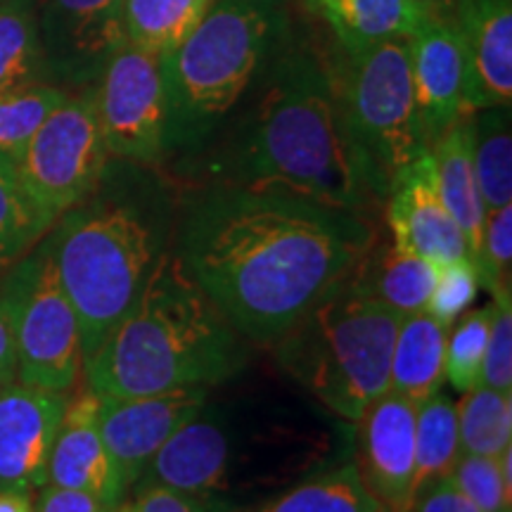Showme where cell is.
Here are the masks:
<instances>
[{
	"mask_svg": "<svg viewBox=\"0 0 512 512\" xmlns=\"http://www.w3.org/2000/svg\"><path fill=\"white\" fill-rule=\"evenodd\" d=\"M415 418L418 406L387 389L358 420V475L384 512L411 510Z\"/></svg>",
	"mask_w": 512,
	"mask_h": 512,
	"instance_id": "5bb4252c",
	"label": "cell"
},
{
	"mask_svg": "<svg viewBox=\"0 0 512 512\" xmlns=\"http://www.w3.org/2000/svg\"><path fill=\"white\" fill-rule=\"evenodd\" d=\"M373 240L356 211L228 183L195 204L176 254L242 337L275 344Z\"/></svg>",
	"mask_w": 512,
	"mask_h": 512,
	"instance_id": "6da1fadb",
	"label": "cell"
},
{
	"mask_svg": "<svg viewBox=\"0 0 512 512\" xmlns=\"http://www.w3.org/2000/svg\"><path fill=\"white\" fill-rule=\"evenodd\" d=\"M479 275L472 259H456L437 264V280L425 311L448 330L475 302Z\"/></svg>",
	"mask_w": 512,
	"mask_h": 512,
	"instance_id": "e575fe53",
	"label": "cell"
},
{
	"mask_svg": "<svg viewBox=\"0 0 512 512\" xmlns=\"http://www.w3.org/2000/svg\"><path fill=\"white\" fill-rule=\"evenodd\" d=\"M110 157L152 164L169 145V93L164 57L124 46L110 57L93 91Z\"/></svg>",
	"mask_w": 512,
	"mask_h": 512,
	"instance_id": "30bf717a",
	"label": "cell"
},
{
	"mask_svg": "<svg viewBox=\"0 0 512 512\" xmlns=\"http://www.w3.org/2000/svg\"><path fill=\"white\" fill-rule=\"evenodd\" d=\"M268 17L252 3L209 8L181 46L164 57L169 140L195 138L223 117L264 57Z\"/></svg>",
	"mask_w": 512,
	"mask_h": 512,
	"instance_id": "8992f818",
	"label": "cell"
},
{
	"mask_svg": "<svg viewBox=\"0 0 512 512\" xmlns=\"http://www.w3.org/2000/svg\"><path fill=\"white\" fill-rule=\"evenodd\" d=\"M230 185L278 190L361 214L387 188L351 136L332 81L294 64L268 88L242 136Z\"/></svg>",
	"mask_w": 512,
	"mask_h": 512,
	"instance_id": "3957f363",
	"label": "cell"
},
{
	"mask_svg": "<svg viewBox=\"0 0 512 512\" xmlns=\"http://www.w3.org/2000/svg\"><path fill=\"white\" fill-rule=\"evenodd\" d=\"M456 413L460 453L498 458L512 446V392L479 384L463 394Z\"/></svg>",
	"mask_w": 512,
	"mask_h": 512,
	"instance_id": "f546056e",
	"label": "cell"
},
{
	"mask_svg": "<svg viewBox=\"0 0 512 512\" xmlns=\"http://www.w3.org/2000/svg\"><path fill=\"white\" fill-rule=\"evenodd\" d=\"M415 3L422 5V8H425L427 12H434L437 8H441V5H444L446 0H415Z\"/></svg>",
	"mask_w": 512,
	"mask_h": 512,
	"instance_id": "b9f144b4",
	"label": "cell"
},
{
	"mask_svg": "<svg viewBox=\"0 0 512 512\" xmlns=\"http://www.w3.org/2000/svg\"><path fill=\"white\" fill-rule=\"evenodd\" d=\"M67 392L10 382L0 387V491L46 486L48 458Z\"/></svg>",
	"mask_w": 512,
	"mask_h": 512,
	"instance_id": "4fadbf2b",
	"label": "cell"
},
{
	"mask_svg": "<svg viewBox=\"0 0 512 512\" xmlns=\"http://www.w3.org/2000/svg\"><path fill=\"white\" fill-rule=\"evenodd\" d=\"M318 8L347 53L411 38L430 15L415 0H318Z\"/></svg>",
	"mask_w": 512,
	"mask_h": 512,
	"instance_id": "603a6c76",
	"label": "cell"
},
{
	"mask_svg": "<svg viewBox=\"0 0 512 512\" xmlns=\"http://www.w3.org/2000/svg\"><path fill=\"white\" fill-rule=\"evenodd\" d=\"M207 392V387H185L131 399L100 396L102 441L128 491L157 448L207 406Z\"/></svg>",
	"mask_w": 512,
	"mask_h": 512,
	"instance_id": "8fae6325",
	"label": "cell"
},
{
	"mask_svg": "<svg viewBox=\"0 0 512 512\" xmlns=\"http://www.w3.org/2000/svg\"><path fill=\"white\" fill-rule=\"evenodd\" d=\"M460 456L458 413L451 396L437 392L418 406L415 418V472L411 494L434 479L451 475Z\"/></svg>",
	"mask_w": 512,
	"mask_h": 512,
	"instance_id": "83f0119b",
	"label": "cell"
},
{
	"mask_svg": "<svg viewBox=\"0 0 512 512\" xmlns=\"http://www.w3.org/2000/svg\"><path fill=\"white\" fill-rule=\"evenodd\" d=\"M79 318L83 361L126 316L169 254V226L150 197L98 195L64 211L43 238Z\"/></svg>",
	"mask_w": 512,
	"mask_h": 512,
	"instance_id": "277c9868",
	"label": "cell"
},
{
	"mask_svg": "<svg viewBox=\"0 0 512 512\" xmlns=\"http://www.w3.org/2000/svg\"><path fill=\"white\" fill-rule=\"evenodd\" d=\"M453 24L465 50L467 114L510 107L512 0H460Z\"/></svg>",
	"mask_w": 512,
	"mask_h": 512,
	"instance_id": "ac0fdd59",
	"label": "cell"
},
{
	"mask_svg": "<svg viewBox=\"0 0 512 512\" xmlns=\"http://www.w3.org/2000/svg\"><path fill=\"white\" fill-rule=\"evenodd\" d=\"M0 387H3V384H0Z\"/></svg>",
	"mask_w": 512,
	"mask_h": 512,
	"instance_id": "7bdbcfd3",
	"label": "cell"
},
{
	"mask_svg": "<svg viewBox=\"0 0 512 512\" xmlns=\"http://www.w3.org/2000/svg\"><path fill=\"white\" fill-rule=\"evenodd\" d=\"M415 105L422 136L432 145L448 126L465 117L467 64L456 24L430 12L408 38Z\"/></svg>",
	"mask_w": 512,
	"mask_h": 512,
	"instance_id": "e0dca14e",
	"label": "cell"
},
{
	"mask_svg": "<svg viewBox=\"0 0 512 512\" xmlns=\"http://www.w3.org/2000/svg\"><path fill=\"white\" fill-rule=\"evenodd\" d=\"M15 380H17L15 344H12L8 316H5L3 304H0V384H10Z\"/></svg>",
	"mask_w": 512,
	"mask_h": 512,
	"instance_id": "ab89813d",
	"label": "cell"
},
{
	"mask_svg": "<svg viewBox=\"0 0 512 512\" xmlns=\"http://www.w3.org/2000/svg\"><path fill=\"white\" fill-rule=\"evenodd\" d=\"M53 221L24 188L17 162L0 152V275L48 235Z\"/></svg>",
	"mask_w": 512,
	"mask_h": 512,
	"instance_id": "484cf974",
	"label": "cell"
},
{
	"mask_svg": "<svg viewBox=\"0 0 512 512\" xmlns=\"http://www.w3.org/2000/svg\"><path fill=\"white\" fill-rule=\"evenodd\" d=\"M67 98L62 88L34 83L19 91L0 93V152L12 159L22 155L43 119Z\"/></svg>",
	"mask_w": 512,
	"mask_h": 512,
	"instance_id": "4dcf8cb0",
	"label": "cell"
},
{
	"mask_svg": "<svg viewBox=\"0 0 512 512\" xmlns=\"http://www.w3.org/2000/svg\"><path fill=\"white\" fill-rule=\"evenodd\" d=\"M401 316L347 280L273 344L278 363L339 418L358 422L389 389Z\"/></svg>",
	"mask_w": 512,
	"mask_h": 512,
	"instance_id": "5b68a950",
	"label": "cell"
},
{
	"mask_svg": "<svg viewBox=\"0 0 512 512\" xmlns=\"http://www.w3.org/2000/svg\"><path fill=\"white\" fill-rule=\"evenodd\" d=\"M489 325L491 304L484 306V309L465 311L458 318V323L448 328L444 377L460 394L479 387V380H482Z\"/></svg>",
	"mask_w": 512,
	"mask_h": 512,
	"instance_id": "1f68e13d",
	"label": "cell"
},
{
	"mask_svg": "<svg viewBox=\"0 0 512 512\" xmlns=\"http://www.w3.org/2000/svg\"><path fill=\"white\" fill-rule=\"evenodd\" d=\"M126 0H46L38 19L43 62L64 79L98 76L126 46Z\"/></svg>",
	"mask_w": 512,
	"mask_h": 512,
	"instance_id": "7c38bea8",
	"label": "cell"
},
{
	"mask_svg": "<svg viewBox=\"0 0 512 512\" xmlns=\"http://www.w3.org/2000/svg\"><path fill=\"white\" fill-rule=\"evenodd\" d=\"M441 202L463 230L470 259L475 256L486 221V204L475 174V126L472 114L460 117L430 145Z\"/></svg>",
	"mask_w": 512,
	"mask_h": 512,
	"instance_id": "44dd1931",
	"label": "cell"
},
{
	"mask_svg": "<svg viewBox=\"0 0 512 512\" xmlns=\"http://www.w3.org/2000/svg\"><path fill=\"white\" fill-rule=\"evenodd\" d=\"M216 503L207 496H192L166 486L131 489L117 512H214Z\"/></svg>",
	"mask_w": 512,
	"mask_h": 512,
	"instance_id": "8d00e7d4",
	"label": "cell"
},
{
	"mask_svg": "<svg viewBox=\"0 0 512 512\" xmlns=\"http://www.w3.org/2000/svg\"><path fill=\"white\" fill-rule=\"evenodd\" d=\"M0 512H36V508L22 491H0Z\"/></svg>",
	"mask_w": 512,
	"mask_h": 512,
	"instance_id": "60d3db41",
	"label": "cell"
},
{
	"mask_svg": "<svg viewBox=\"0 0 512 512\" xmlns=\"http://www.w3.org/2000/svg\"><path fill=\"white\" fill-rule=\"evenodd\" d=\"M214 512H384L361 482L356 463H344L297 484L285 494L247 508H216Z\"/></svg>",
	"mask_w": 512,
	"mask_h": 512,
	"instance_id": "cb8c5ba5",
	"label": "cell"
},
{
	"mask_svg": "<svg viewBox=\"0 0 512 512\" xmlns=\"http://www.w3.org/2000/svg\"><path fill=\"white\" fill-rule=\"evenodd\" d=\"M475 174L486 211L512 204V131L510 107H489L472 114Z\"/></svg>",
	"mask_w": 512,
	"mask_h": 512,
	"instance_id": "f1b7e54d",
	"label": "cell"
},
{
	"mask_svg": "<svg viewBox=\"0 0 512 512\" xmlns=\"http://www.w3.org/2000/svg\"><path fill=\"white\" fill-rule=\"evenodd\" d=\"M0 304L15 344L17 382L69 392L83 368L81 330L46 240L0 275Z\"/></svg>",
	"mask_w": 512,
	"mask_h": 512,
	"instance_id": "ba28073f",
	"label": "cell"
},
{
	"mask_svg": "<svg viewBox=\"0 0 512 512\" xmlns=\"http://www.w3.org/2000/svg\"><path fill=\"white\" fill-rule=\"evenodd\" d=\"M100 396L86 382L69 389L64 413L48 458L46 484L86 491L119 508L128 496L117 465L107 453L100 425Z\"/></svg>",
	"mask_w": 512,
	"mask_h": 512,
	"instance_id": "2e32d148",
	"label": "cell"
},
{
	"mask_svg": "<svg viewBox=\"0 0 512 512\" xmlns=\"http://www.w3.org/2000/svg\"><path fill=\"white\" fill-rule=\"evenodd\" d=\"M479 384L498 392H512V292L510 287L494 292L486 356Z\"/></svg>",
	"mask_w": 512,
	"mask_h": 512,
	"instance_id": "d590c367",
	"label": "cell"
},
{
	"mask_svg": "<svg viewBox=\"0 0 512 512\" xmlns=\"http://www.w3.org/2000/svg\"><path fill=\"white\" fill-rule=\"evenodd\" d=\"M247 358L245 337L169 249L136 304L83 368L98 396L131 399L185 387L209 389L238 375Z\"/></svg>",
	"mask_w": 512,
	"mask_h": 512,
	"instance_id": "7a4b0ae2",
	"label": "cell"
},
{
	"mask_svg": "<svg viewBox=\"0 0 512 512\" xmlns=\"http://www.w3.org/2000/svg\"><path fill=\"white\" fill-rule=\"evenodd\" d=\"M351 136L384 188L427 150L415 105L408 38L349 53V67L332 83Z\"/></svg>",
	"mask_w": 512,
	"mask_h": 512,
	"instance_id": "52a82bcc",
	"label": "cell"
},
{
	"mask_svg": "<svg viewBox=\"0 0 512 512\" xmlns=\"http://www.w3.org/2000/svg\"><path fill=\"white\" fill-rule=\"evenodd\" d=\"M36 512H117L110 503L100 501L98 496L86 494V491L62 489V486H43L38 496Z\"/></svg>",
	"mask_w": 512,
	"mask_h": 512,
	"instance_id": "f35d334b",
	"label": "cell"
},
{
	"mask_svg": "<svg viewBox=\"0 0 512 512\" xmlns=\"http://www.w3.org/2000/svg\"><path fill=\"white\" fill-rule=\"evenodd\" d=\"M472 264L477 268L479 285H484L491 294L510 287L512 204L486 211L482 240L472 256Z\"/></svg>",
	"mask_w": 512,
	"mask_h": 512,
	"instance_id": "d6a6232c",
	"label": "cell"
},
{
	"mask_svg": "<svg viewBox=\"0 0 512 512\" xmlns=\"http://www.w3.org/2000/svg\"><path fill=\"white\" fill-rule=\"evenodd\" d=\"M448 330L427 311L401 318L396 330L389 392L413 401L415 406L441 392Z\"/></svg>",
	"mask_w": 512,
	"mask_h": 512,
	"instance_id": "7402d4cb",
	"label": "cell"
},
{
	"mask_svg": "<svg viewBox=\"0 0 512 512\" xmlns=\"http://www.w3.org/2000/svg\"><path fill=\"white\" fill-rule=\"evenodd\" d=\"M228 458L226 430L202 408L157 448L131 489L166 486L209 498L211 491L226 482Z\"/></svg>",
	"mask_w": 512,
	"mask_h": 512,
	"instance_id": "d6986e66",
	"label": "cell"
},
{
	"mask_svg": "<svg viewBox=\"0 0 512 512\" xmlns=\"http://www.w3.org/2000/svg\"><path fill=\"white\" fill-rule=\"evenodd\" d=\"M211 0H126V46L166 57L207 15Z\"/></svg>",
	"mask_w": 512,
	"mask_h": 512,
	"instance_id": "d4e9b609",
	"label": "cell"
},
{
	"mask_svg": "<svg viewBox=\"0 0 512 512\" xmlns=\"http://www.w3.org/2000/svg\"><path fill=\"white\" fill-rule=\"evenodd\" d=\"M437 280V264L394 245H370L347 275L358 294L408 318L425 311Z\"/></svg>",
	"mask_w": 512,
	"mask_h": 512,
	"instance_id": "ffe728a7",
	"label": "cell"
},
{
	"mask_svg": "<svg viewBox=\"0 0 512 512\" xmlns=\"http://www.w3.org/2000/svg\"><path fill=\"white\" fill-rule=\"evenodd\" d=\"M451 482L482 512H510L512 496L505 491L501 456H475L460 453L451 470Z\"/></svg>",
	"mask_w": 512,
	"mask_h": 512,
	"instance_id": "836d02e7",
	"label": "cell"
},
{
	"mask_svg": "<svg viewBox=\"0 0 512 512\" xmlns=\"http://www.w3.org/2000/svg\"><path fill=\"white\" fill-rule=\"evenodd\" d=\"M408 512H482L467 498L451 477H439L415 494Z\"/></svg>",
	"mask_w": 512,
	"mask_h": 512,
	"instance_id": "74e56055",
	"label": "cell"
},
{
	"mask_svg": "<svg viewBox=\"0 0 512 512\" xmlns=\"http://www.w3.org/2000/svg\"><path fill=\"white\" fill-rule=\"evenodd\" d=\"M387 223L394 245L434 264L470 259L463 230L441 202L430 147L401 169L387 190Z\"/></svg>",
	"mask_w": 512,
	"mask_h": 512,
	"instance_id": "9a60e30c",
	"label": "cell"
},
{
	"mask_svg": "<svg viewBox=\"0 0 512 512\" xmlns=\"http://www.w3.org/2000/svg\"><path fill=\"white\" fill-rule=\"evenodd\" d=\"M107 150L93 91L64 98L29 138L17 162L24 188L57 221L91 197L105 176Z\"/></svg>",
	"mask_w": 512,
	"mask_h": 512,
	"instance_id": "9c48e42d",
	"label": "cell"
},
{
	"mask_svg": "<svg viewBox=\"0 0 512 512\" xmlns=\"http://www.w3.org/2000/svg\"><path fill=\"white\" fill-rule=\"evenodd\" d=\"M38 0H0V93L34 86L43 69Z\"/></svg>",
	"mask_w": 512,
	"mask_h": 512,
	"instance_id": "4316f807",
	"label": "cell"
}]
</instances>
